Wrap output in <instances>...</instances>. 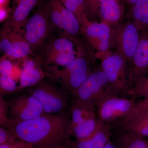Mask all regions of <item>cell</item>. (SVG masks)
I'll return each instance as SVG.
<instances>
[{
	"mask_svg": "<svg viewBox=\"0 0 148 148\" xmlns=\"http://www.w3.org/2000/svg\"><path fill=\"white\" fill-rule=\"evenodd\" d=\"M70 123L69 109L64 113L47 114L25 121L10 119L4 127L8 128L17 140L34 147L45 148L66 143L69 138Z\"/></svg>",
	"mask_w": 148,
	"mask_h": 148,
	"instance_id": "cell-1",
	"label": "cell"
},
{
	"mask_svg": "<svg viewBox=\"0 0 148 148\" xmlns=\"http://www.w3.org/2000/svg\"><path fill=\"white\" fill-rule=\"evenodd\" d=\"M88 59L79 56L61 69L58 66L43 65L46 77L60 85L73 96L92 73L90 62Z\"/></svg>",
	"mask_w": 148,
	"mask_h": 148,
	"instance_id": "cell-2",
	"label": "cell"
},
{
	"mask_svg": "<svg viewBox=\"0 0 148 148\" xmlns=\"http://www.w3.org/2000/svg\"><path fill=\"white\" fill-rule=\"evenodd\" d=\"M26 91L39 102L48 114L64 113L71 106L70 93L48 78L28 88Z\"/></svg>",
	"mask_w": 148,
	"mask_h": 148,
	"instance_id": "cell-3",
	"label": "cell"
},
{
	"mask_svg": "<svg viewBox=\"0 0 148 148\" xmlns=\"http://www.w3.org/2000/svg\"><path fill=\"white\" fill-rule=\"evenodd\" d=\"M49 20L51 31H56L60 36L68 37L77 44L86 45L80 36H82L81 25L76 16L64 6L61 0H48Z\"/></svg>",
	"mask_w": 148,
	"mask_h": 148,
	"instance_id": "cell-4",
	"label": "cell"
},
{
	"mask_svg": "<svg viewBox=\"0 0 148 148\" xmlns=\"http://www.w3.org/2000/svg\"><path fill=\"white\" fill-rule=\"evenodd\" d=\"M22 29L34 56L41 58L40 55L42 53L43 55L45 40L51 31L47 2L38 7L33 15L27 19Z\"/></svg>",
	"mask_w": 148,
	"mask_h": 148,
	"instance_id": "cell-5",
	"label": "cell"
},
{
	"mask_svg": "<svg viewBox=\"0 0 148 148\" xmlns=\"http://www.w3.org/2000/svg\"><path fill=\"white\" fill-rule=\"evenodd\" d=\"M101 59V69L108 78L112 92L118 96L127 98L130 95L131 88L127 61L115 53H109Z\"/></svg>",
	"mask_w": 148,
	"mask_h": 148,
	"instance_id": "cell-6",
	"label": "cell"
},
{
	"mask_svg": "<svg viewBox=\"0 0 148 148\" xmlns=\"http://www.w3.org/2000/svg\"><path fill=\"white\" fill-rule=\"evenodd\" d=\"M140 32L131 20L111 27L110 47L115 53L127 61L128 65L138 46Z\"/></svg>",
	"mask_w": 148,
	"mask_h": 148,
	"instance_id": "cell-7",
	"label": "cell"
},
{
	"mask_svg": "<svg viewBox=\"0 0 148 148\" xmlns=\"http://www.w3.org/2000/svg\"><path fill=\"white\" fill-rule=\"evenodd\" d=\"M136 103L131 98L108 94L95 105L97 118L102 123L111 125L126 115Z\"/></svg>",
	"mask_w": 148,
	"mask_h": 148,
	"instance_id": "cell-8",
	"label": "cell"
},
{
	"mask_svg": "<svg viewBox=\"0 0 148 148\" xmlns=\"http://www.w3.org/2000/svg\"><path fill=\"white\" fill-rule=\"evenodd\" d=\"M110 94H114L109 87L108 78L101 69L92 72L73 97V99L95 106L102 98Z\"/></svg>",
	"mask_w": 148,
	"mask_h": 148,
	"instance_id": "cell-9",
	"label": "cell"
},
{
	"mask_svg": "<svg viewBox=\"0 0 148 148\" xmlns=\"http://www.w3.org/2000/svg\"><path fill=\"white\" fill-rule=\"evenodd\" d=\"M81 33L88 45L102 58L110 53L111 27L108 24L90 21L86 15L81 24Z\"/></svg>",
	"mask_w": 148,
	"mask_h": 148,
	"instance_id": "cell-10",
	"label": "cell"
},
{
	"mask_svg": "<svg viewBox=\"0 0 148 148\" xmlns=\"http://www.w3.org/2000/svg\"><path fill=\"white\" fill-rule=\"evenodd\" d=\"M7 103L8 116L12 121H25L47 114L39 102L27 92L14 96Z\"/></svg>",
	"mask_w": 148,
	"mask_h": 148,
	"instance_id": "cell-11",
	"label": "cell"
},
{
	"mask_svg": "<svg viewBox=\"0 0 148 148\" xmlns=\"http://www.w3.org/2000/svg\"><path fill=\"white\" fill-rule=\"evenodd\" d=\"M0 48L5 55L12 59L23 58L30 54L34 55L24 36L23 30L5 25H3L0 32Z\"/></svg>",
	"mask_w": 148,
	"mask_h": 148,
	"instance_id": "cell-12",
	"label": "cell"
},
{
	"mask_svg": "<svg viewBox=\"0 0 148 148\" xmlns=\"http://www.w3.org/2000/svg\"><path fill=\"white\" fill-rule=\"evenodd\" d=\"M128 66L131 92L135 86L148 75L147 30L140 32L138 46L132 61Z\"/></svg>",
	"mask_w": 148,
	"mask_h": 148,
	"instance_id": "cell-13",
	"label": "cell"
},
{
	"mask_svg": "<svg viewBox=\"0 0 148 148\" xmlns=\"http://www.w3.org/2000/svg\"><path fill=\"white\" fill-rule=\"evenodd\" d=\"M44 0H12L13 7L3 25L21 30L32 10L43 4Z\"/></svg>",
	"mask_w": 148,
	"mask_h": 148,
	"instance_id": "cell-14",
	"label": "cell"
},
{
	"mask_svg": "<svg viewBox=\"0 0 148 148\" xmlns=\"http://www.w3.org/2000/svg\"><path fill=\"white\" fill-rule=\"evenodd\" d=\"M23 69L21 71L20 78V84L17 86V91L27 88L36 84L46 77L41 58H29L25 57Z\"/></svg>",
	"mask_w": 148,
	"mask_h": 148,
	"instance_id": "cell-15",
	"label": "cell"
},
{
	"mask_svg": "<svg viewBox=\"0 0 148 148\" xmlns=\"http://www.w3.org/2000/svg\"><path fill=\"white\" fill-rule=\"evenodd\" d=\"M123 0H101L99 10L101 22L110 27L119 24L125 13Z\"/></svg>",
	"mask_w": 148,
	"mask_h": 148,
	"instance_id": "cell-16",
	"label": "cell"
},
{
	"mask_svg": "<svg viewBox=\"0 0 148 148\" xmlns=\"http://www.w3.org/2000/svg\"><path fill=\"white\" fill-rule=\"evenodd\" d=\"M112 128H119L139 137H148V112L142 113L132 118L119 120L110 125Z\"/></svg>",
	"mask_w": 148,
	"mask_h": 148,
	"instance_id": "cell-17",
	"label": "cell"
},
{
	"mask_svg": "<svg viewBox=\"0 0 148 148\" xmlns=\"http://www.w3.org/2000/svg\"><path fill=\"white\" fill-rule=\"evenodd\" d=\"M71 123L69 135L78 125L86 120L97 116L95 106L74 99L69 108ZM68 138V140H69Z\"/></svg>",
	"mask_w": 148,
	"mask_h": 148,
	"instance_id": "cell-18",
	"label": "cell"
},
{
	"mask_svg": "<svg viewBox=\"0 0 148 148\" xmlns=\"http://www.w3.org/2000/svg\"><path fill=\"white\" fill-rule=\"evenodd\" d=\"M111 136L110 125L103 123L88 139L78 142H69L66 144L72 148H104L110 142Z\"/></svg>",
	"mask_w": 148,
	"mask_h": 148,
	"instance_id": "cell-19",
	"label": "cell"
},
{
	"mask_svg": "<svg viewBox=\"0 0 148 148\" xmlns=\"http://www.w3.org/2000/svg\"><path fill=\"white\" fill-rule=\"evenodd\" d=\"M116 144L121 148H148V140L139 138L119 128H111Z\"/></svg>",
	"mask_w": 148,
	"mask_h": 148,
	"instance_id": "cell-20",
	"label": "cell"
},
{
	"mask_svg": "<svg viewBox=\"0 0 148 148\" xmlns=\"http://www.w3.org/2000/svg\"><path fill=\"white\" fill-rule=\"evenodd\" d=\"M103 124L97 116L86 120L71 131L68 141L71 136L75 138V140L69 142H78L87 140L94 135Z\"/></svg>",
	"mask_w": 148,
	"mask_h": 148,
	"instance_id": "cell-21",
	"label": "cell"
},
{
	"mask_svg": "<svg viewBox=\"0 0 148 148\" xmlns=\"http://www.w3.org/2000/svg\"><path fill=\"white\" fill-rule=\"evenodd\" d=\"M131 21L140 32L148 26V0H138L130 9Z\"/></svg>",
	"mask_w": 148,
	"mask_h": 148,
	"instance_id": "cell-22",
	"label": "cell"
},
{
	"mask_svg": "<svg viewBox=\"0 0 148 148\" xmlns=\"http://www.w3.org/2000/svg\"><path fill=\"white\" fill-rule=\"evenodd\" d=\"M75 46L81 49L86 50V48L78 45L70 38L60 36L57 38L51 40L45 45L43 55L47 53L75 51Z\"/></svg>",
	"mask_w": 148,
	"mask_h": 148,
	"instance_id": "cell-23",
	"label": "cell"
},
{
	"mask_svg": "<svg viewBox=\"0 0 148 148\" xmlns=\"http://www.w3.org/2000/svg\"><path fill=\"white\" fill-rule=\"evenodd\" d=\"M76 54L75 51L44 54L41 58L42 65L66 66L77 58Z\"/></svg>",
	"mask_w": 148,
	"mask_h": 148,
	"instance_id": "cell-24",
	"label": "cell"
},
{
	"mask_svg": "<svg viewBox=\"0 0 148 148\" xmlns=\"http://www.w3.org/2000/svg\"><path fill=\"white\" fill-rule=\"evenodd\" d=\"M61 1L76 16L81 25L84 16L87 15L86 0H61Z\"/></svg>",
	"mask_w": 148,
	"mask_h": 148,
	"instance_id": "cell-25",
	"label": "cell"
},
{
	"mask_svg": "<svg viewBox=\"0 0 148 148\" xmlns=\"http://www.w3.org/2000/svg\"><path fill=\"white\" fill-rule=\"evenodd\" d=\"M16 91H17V86L11 76L0 75L1 96L6 94H12Z\"/></svg>",
	"mask_w": 148,
	"mask_h": 148,
	"instance_id": "cell-26",
	"label": "cell"
},
{
	"mask_svg": "<svg viewBox=\"0 0 148 148\" xmlns=\"http://www.w3.org/2000/svg\"><path fill=\"white\" fill-rule=\"evenodd\" d=\"M148 112V97L144 98L138 102H136L134 107L130 110L126 115L119 120H125L132 118L142 113Z\"/></svg>",
	"mask_w": 148,
	"mask_h": 148,
	"instance_id": "cell-27",
	"label": "cell"
},
{
	"mask_svg": "<svg viewBox=\"0 0 148 148\" xmlns=\"http://www.w3.org/2000/svg\"><path fill=\"white\" fill-rule=\"evenodd\" d=\"M130 95V98L135 100L148 97V75L135 86Z\"/></svg>",
	"mask_w": 148,
	"mask_h": 148,
	"instance_id": "cell-28",
	"label": "cell"
},
{
	"mask_svg": "<svg viewBox=\"0 0 148 148\" xmlns=\"http://www.w3.org/2000/svg\"><path fill=\"white\" fill-rule=\"evenodd\" d=\"M8 57L4 55L1 57L0 59V75L11 76L12 72V63L9 59H8Z\"/></svg>",
	"mask_w": 148,
	"mask_h": 148,
	"instance_id": "cell-29",
	"label": "cell"
},
{
	"mask_svg": "<svg viewBox=\"0 0 148 148\" xmlns=\"http://www.w3.org/2000/svg\"><path fill=\"white\" fill-rule=\"evenodd\" d=\"M101 0H86L88 17H95L99 14V8Z\"/></svg>",
	"mask_w": 148,
	"mask_h": 148,
	"instance_id": "cell-30",
	"label": "cell"
},
{
	"mask_svg": "<svg viewBox=\"0 0 148 148\" xmlns=\"http://www.w3.org/2000/svg\"><path fill=\"white\" fill-rule=\"evenodd\" d=\"M16 140L17 139L15 135L8 128L2 126L0 127V145Z\"/></svg>",
	"mask_w": 148,
	"mask_h": 148,
	"instance_id": "cell-31",
	"label": "cell"
},
{
	"mask_svg": "<svg viewBox=\"0 0 148 148\" xmlns=\"http://www.w3.org/2000/svg\"><path fill=\"white\" fill-rule=\"evenodd\" d=\"M0 118H1V126L5 127L8 123L10 119L8 116V108L7 101H5L1 97L0 99Z\"/></svg>",
	"mask_w": 148,
	"mask_h": 148,
	"instance_id": "cell-32",
	"label": "cell"
},
{
	"mask_svg": "<svg viewBox=\"0 0 148 148\" xmlns=\"http://www.w3.org/2000/svg\"><path fill=\"white\" fill-rule=\"evenodd\" d=\"M32 145L21 140H16L13 142L0 145V148H34Z\"/></svg>",
	"mask_w": 148,
	"mask_h": 148,
	"instance_id": "cell-33",
	"label": "cell"
},
{
	"mask_svg": "<svg viewBox=\"0 0 148 148\" xmlns=\"http://www.w3.org/2000/svg\"><path fill=\"white\" fill-rule=\"evenodd\" d=\"M125 3L127 4L128 7L131 9L133 6L138 1V0H123Z\"/></svg>",
	"mask_w": 148,
	"mask_h": 148,
	"instance_id": "cell-34",
	"label": "cell"
},
{
	"mask_svg": "<svg viewBox=\"0 0 148 148\" xmlns=\"http://www.w3.org/2000/svg\"><path fill=\"white\" fill-rule=\"evenodd\" d=\"M104 148H121L116 144L111 143L110 141L107 143Z\"/></svg>",
	"mask_w": 148,
	"mask_h": 148,
	"instance_id": "cell-35",
	"label": "cell"
},
{
	"mask_svg": "<svg viewBox=\"0 0 148 148\" xmlns=\"http://www.w3.org/2000/svg\"><path fill=\"white\" fill-rule=\"evenodd\" d=\"M45 148H72L68 146H62L60 145H58L51 146V147H48Z\"/></svg>",
	"mask_w": 148,
	"mask_h": 148,
	"instance_id": "cell-36",
	"label": "cell"
},
{
	"mask_svg": "<svg viewBox=\"0 0 148 148\" xmlns=\"http://www.w3.org/2000/svg\"><path fill=\"white\" fill-rule=\"evenodd\" d=\"M147 31H148V27H147Z\"/></svg>",
	"mask_w": 148,
	"mask_h": 148,
	"instance_id": "cell-37",
	"label": "cell"
},
{
	"mask_svg": "<svg viewBox=\"0 0 148 148\" xmlns=\"http://www.w3.org/2000/svg\"></svg>",
	"mask_w": 148,
	"mask_h": 148,
	"instance_id": "cell-38",
	"label": "cell"
}]
</instances>
